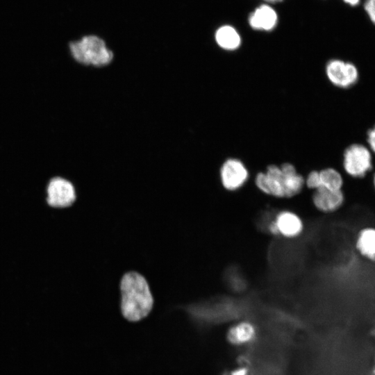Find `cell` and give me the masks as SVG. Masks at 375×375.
Listing matches in <instances>:
<instances>
[{
    "label": "cell",
    "mask_w": 375,
    "mask_h": 375,
    "mask_svg": "<svg viewBox=\"0 0 375 375\" xmlns=\"http://www.w3.org/2000/svg\"><path fill=\"white\" fill-rule=\"evenodd\" d=\"M120 310L123 317L131 322L147 317L154 305L151 288L144 276L130 271L125 273L119 282Z\"/></svg>",
    "instance_id": "6da1fadb"
},
{
    "label": "cell",
    "mask_w": 375,
    "mask_h": 375,
    "mask_svg": "<svg viewBox=\"0 0 375 375\" xmlns=\"http://www.w3.org/2000/svg\"><path fill=\"white\" fill-rule=\"evenodd\" d=\"M69 47L73 58L83 65L101 67L109 64L113 58V53L104 40L96 35H86L71 42Z\"/></svg>",
    "instance_id": "7a4b0ae2"
},
{
    "label": "cell",
    "mask_w": 375,
    "mask_h": 375,
    "mask_svg": "<svg viewBox=\"0 0 375 375\" xmlns=\"http://www.w3.org/2000/svg\"><path fill=\"white\" fill-rule=\"evenodd\" d=\"M46 203L53 208L72 207L77 199L75 186L67 178L56 176L49 179L46 185Z\"/></svg>",
    "instance_id": "3957f363"
},
{
    "label": "cell",
    "mask_w": 375,
    "mask_h": 375,
    "mask_svg": "<svg viewBox=\"0 0 375 375\" xmlns=\"http://www.w3.org/2000/svg\"><path fill=\"white\" fill-rule=\"evenodd\" d=\"M343 167L345 172L354 178H364L372 169L370 149L361 144H353L344 151Z\"/></svg>",
    "instance_id": "277c9868"
},
{
    "label": "cell",
    "mask_w": 375,
    "mask_h": 375,
    "mask_svg": "<svg viewBox=\"0 0 375 375\" xmlns=\"http://www.w3.org/2000/svg\"><path fill=\"white\" fill-rule=\"evenodd\" d=\"M326 72L333 85L343 88L353 85L359 76L355 65L340 59L331 60L326 65Z\"/></svg>",
    "instance_id": "5b68a950"
},
{
    "label": "cell",
    "mask_w": 375,
    "mask_h": 375,
    "mask_svg": "<svg viewBox=\"0 0 375 375\" xmlns=\"http://www.w3.org/2000/svg\"><path fill=\"white\" fill-rule=\"evenodd\" d=\"M249 178V172L239 160H226L220 169V180L224 188L234 192L241 188Z\"/></svg>",
    "instance_id": "8992f818"
},
{
    "label": "cell",
    "mask_w": 375,
    "mask_h": 375,
    "mask_svg": "<svg viewBox=\"0 0 375 375\" xmlns=\"http://www.w3.org/2000/svg\"><path fill=\"white\" fill-rule=\"evenodd\" d=\"M345 202L343 190L332 191L320 188L314 190L312 203L314 207L321 212L333 213L340 209Z\"/></svg>",
    "instance_id": "52a82bcc"
},
{
    "label": "cell",
    "mask_w": 375,
    "mask_h": 375,
    "mask_svg": "<svg viewBox=\"0 0 375 375\" xmlns=\"http://www.w3.org/2000/svg\"><path fill=\"white\" fill-rule=\"evenodd\" d=\"M278 235L286 238H295L303 231V223L295 212L283 210L278 212L274 218Z\"/></svg>",
    "instance_id": "ba28073f"
},
{
    "label": "cell",
    "mask_w": 375,
    "mask_h": 375,
    "mask_svg": "<svg viewBox=\"0 0 375 375\" xmlns=\"http://www.w3.org/2000/svg\"><path fill=\"white\" fill-rule=\"evenodd\" d=\"M248 20L253 29L268 31L273 30L277 25L278 15L272 6L262 4L249 15Z\"/></svg>",
    "instance_id": "9c48e42d"
},
{
    "label": "cell",
    "mask_w": 375,
    "mask_h": 375,
    "mask_svg": "<svg viewBox=\"0 0 375 375\" xmlns=\"http://www.w3.org/2000/svg\"><path fill=\"white\" fill-rule=\"evenodd\" d=\"M256 333V328L253 324L249 321H242L230 327L226 337L231 344L241 346L253 342Z\"/></svg>",
    "instance_id": "30bf717a"
},
{
    "label": "cell",
    "mask_w": 375,
    "mask_h": 375,
    "mask_svg": "<svg viewBox=\"0 0 375 375\" xmlns=\"http://www.w3.org/2000/svg\"><path fill=\"white\" fill-rule=\"evenodd\" d=\"M355 248L365 259L375 262V227L365 226L357 233Z\"/></svg>",
    "instance_id": "8fae6325"
},
{
    "label": "cell",
    "mask_w": 375,
    "mask_h": 375,
    "mask_svg": "<svg viewBox=\"0 0 375 375\" xmlns=\"http://www.w3.org/2000/svg\"><path fill=\"white\" fill-rule=\"evenodd\" d=\"M283 174L285 198H291L299 194L304 185L305 179L298 174L294 166L284 163L280 167Z\"/></svg>",
    "instance_id": "7c38bea8"
},
{
    "label": "cell",
    "mask_w": 375,
    "mask_h": 375,
    "mask_svg": "<svg viewBox=\"0 0 375 375\" xmlns=\"http://www.w3.org/2000/svg\"><path fill=\"white\" fill-rule=\"evenodd\" d=\"M215 38L217 44L226 50H235L241 43L240 34L235 28L229 25L219 27L215 32Z\"/></svg>",
    "instance_id": "4fadbf2b"
},
{
    "label": "cell",
    "mask_w": 375,
    "mask_h": 375,
    "mask_svg": "<svg viewBox=\"0 0 375 375\" xmlns=\"http://www.w3.org/2000/svg\"><path fill=\"white\" fill-rule=\"evenodd\" d=\"M265 173L269 196L283 199L285 198L283 174L280 167L276 165H269Z\"/></svg>",
    "instance_id": "5bb4252c"
},
{
    "label": "cell",
    "mask_w": 375,
    "mask_h": 375,
    "mask_svg": "<svg viewBox=\"0 0 375 375\" xmlns=\"http://www.w3.org/2000/svg\"><path fill=\"white\" fill-rule=\"evenodd\" d=\"M320 188L332 191L342 190L344 180L341 174L334 168L328 167L319 172Z\"/></svg>",
    "instance_id": "9a60e30c"
},
{
    "label": "cell",
    "mask_w": 375,
    "mask_h": 375,
    "mask_svg": "<svg viewBox=\"0 0 375 375\" xmlns=\"http://www.w3.org/2000/svg\"><path fill=\"white\" fill-rule=\"evenodd\" d=\"M306 185L311 190H317L320 188V179L318 171L314 170L310 172L305 180Z\"/></svg>",
    "instance_id": "2e32d148"
},
{
    "label": "cell",
    "mask_w": 375,
    "mask_h": 375,
    "mask_svg": "<svg viewBox=\"0 0 375 375\" xmlns=\"http://www.w3.org/2000/svg\"><path fill=\"white\" fill-rule=\"evenodd\" d=\"M361 2L369 20L375 25V0H361Z\"/></svg>",
    "instance_id": "e0dca14e"
},
{
    "label": "cell",
    "mask_w": 375,
    "mask_h": 375,
    "mask_svg": "<svg viewBox=\"0 0 375 375\" xmlns=\"http://www.w3.org/2000/svg\"><path fill=\"white\" fill-rule=\"evenodd\" d=\"M255 183L258 189L265 194L269 195L265 172H259L255 178Z\"/></svg>",
    "instance_id": "ac0fdd59"
},
{
    "label": "cell",
    "mask_w": 375,
    "mask_h": 375,
    "mask_svg": "<svg viewBox=\"0 0 375 375\" xmlns=\"http://www.w3.org/2000/svg\"><path fill=\"white\" fill-rule=\"evenodd\" d=\"M367 140L370 150L375 153V125L368 131Z\"/></svg>",
    "instance_id": "d6986e66"
},
{
    "label": "cell",
    "mask_w": 375,
    "mask_h": 375,
    "mask_svg": "<svg viewBox=\"0 0 375 375\" xmlns=\"http://www.w3.org/2000/svg\"><path fill=\"white\" fill-rule=\"evenodd\" d=\"M226 375H248V371L244 367H240L231 371Z\"/></svg>",
    "instance_id": "ffe728a7"
},
{
    "label": "cell",
    "mask_w": 375,
    "mask_h": 375,
    "mask_svg": "<svg viewBox=\"0 0 375 375\" xmlns=\"http://www.w3.org/2000/svg\"><path fill=\"white\" fill-rule=\"evenodd\" d=\"M344 3L351 6H356L360 3L361 0H342Z\"/></svg>",
    "instance_id": "44dd1931"
},
{
    "label": "cell",
    "mask_w": 375,
    "mask_h": 375,
    "mask_svg": "<svg viewBox=\"0 0 375 375\" xmlns=\"http://www.w3.org/2000/svg\"><path fill=\"white\" fill-rule=\"evenodd\" d=\"M283 1V0H265V1L267 3H278V2H281Z\"/></svg>",
    "instance_id": "7402d4cb"
},
{
    "label": "cell",
    "mask_w": 375,
    "mask_h": 375,
    "mask_svg": "<svg viewBox=\"0 0 375 375\" xmlns=\"http://www.w3.org/2000/svg\"><path fill=\"white\" fill-rule=\"evenodd\" d=\"M372 185H373V188L375 191V173L373 175V178H372Z\"/></svg>",
    "instance_id": "603a6c76"
},
{
    "label": "cell",
    "mask_w": 375,
    "mask_h": 375,
    "mask_svg": "<svg viewBox=\"0 0 375 375\" xmlns=\"http://www.w3.org/2000/svg\"><path fill=\"white\" fill-rule=\"evenodd\" d=\"M372 375H375V364L374 365L372 369Z\"/></svg>",
    "instance_id": "cb8c5ba5"
},
{
    "label": "cell",
    "mask_w": 375,
    "mask_h": 375,
    "mask_svg": "<svg viewBox=\"0 0 375 375\" xmlns=\"http://www.w3.org/2000/svg\"><path fill=\"white\" fill-rule=\"evenodd\" d=\"M372 335L375 338V328L372 330Z\"/></svg>",
    "instance_id": "d4e9b609"
},
{
    "label": "cell",
    "mask_w": 375,
    "mask_h": 375,
    "mask_svg": "<svg viewBox=\"0 0 375 375\" xmlns=\"http://www.w3.org/2000/svg\"><path fill=\"white\" fill-rule=\"evenodd\" d=\"M374 360H375V353H374Z\"/></svg>",
    "instance_id": "484cf974"
},
{
    "label": "cell",
    "mask_w": 375,
    "mask_h": 375,
    "mask_svg": "<svg viewBox=\"0 0 375 375\" xmlns=\"http://www.w3.org/2000/svg\"><path fill=\"white\" fill-rule=\"evenodd\" d=\"M265 1V0H264Z\"/></svg>",
    "instance_id": "4316f807"
}]
</instances>
